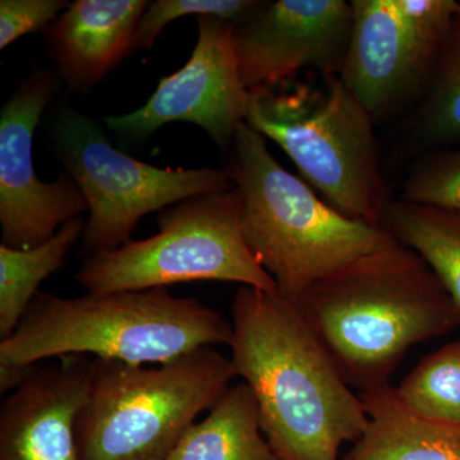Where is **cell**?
I'll use <instances>...</instances> for the list:
<instances>
[{
  "label": "cell",
  "mask_w": 460,
  "mask_h": 460,
  "mask_svg": "<svg viewBox=\"0 0 460 460\" xmlns=\"http://www.w3.org/2000/svg\"><path fill=\"white\" fill-rule=\"evenodd\" d=\"M230 359L255 395L266 441L279 460H339L368 426L353 392L296 302L241 286L232 302Z\"/></svg>",
  "instance_id": "cell-1"
},
{
  "label": "cell",
  "mask_w": 460,
  "mask_h": 460,
  "mask_svg": "<svg viewBox=\"0 0 460 460\" xmlns=\"http://www.w3.org/2000/svg\"><path fill=\"white\" fill-rule=\"evenodd\" d=\"M330 358L359 393L390 385L413 345L460 325L428 262L396 244L314 284L296 302Z\"/></svg>",
  "instance_id": "cell-2"
},
{
  "label": "cell",
  "mask_w": 460,
  "mask_h": 460,
  "mask_svg": "<svg viewBox=\"0 0 460 460\" xmlns=\"http://www.w3.org/2000/svg\"><path fill=\"white\" fill-rule=\"evenodd\" d=\"M232 332L222 314L166 288L75 298L39 292L13 334L0 341V365L30 367L66 356L160 365L229 344Z\"/></svg>",
  "instance_id": "cell-3"
},
{
  "label": "cell",
  "mask_w": 460,
  "mask_h": 460,
  "mask_svg": "<svg viewBox=\"0 0 460 460\" xmlns=\"http://www.w3.org/2000/svg\"><path fill=\"white\" fill-rule=\"evenodd\" d=\"M228 166L239 199L242 234L278 292L296 302L319 281L363 257L399 244L383 226L339 213L271 155L246 122Z\"/></svg>",
  "instance_id": "cell-4"
},
{
  "label": "cell",
  "mask_w": 460,
  "mask_h": 460,
  "mask_svg": "<svg viewBox=\"0 0 460 460\" xmlns=\"http://www.w3.org/2000/svg\"><path fill=\"white\" fill-rule=\"evenodd\" d=\"M235 376L230 357L213 347L153 367L93 358L89 394L75 420L80 460H166Z\"/></svg>",
  "instance_id": "cell-5"
},
{
  "label": "cell",
  "mask_w": 460,
  "mask_h": 460,
  "mask_svg": "<svg viewBox=\"0 0 460 460\" xmlns=\"http://www.w3.org/2000/svg\"><path fill=\"white\" fill-rule=\"evenodd\" d=\"M244 122L279 145L335 210L381 226L390 199L378 165L375 119L338 75L323 95L305 86L248 90Z\"/></svg>",
  "instance_id": "cell-6"
},
{
  "label": "cell",
  "mask_w": 460,
  "mask_h": 460,
  "mask_svg": "<svg viewBox=\"0 0 460 460\" xmlns=\"http://www.w3.org/2000/svg\"><path fill=\"white\" fill-rule=\"evenodd\" d=\"M156 234L86 257L75 279L89 293L144 290L190 281L278 292L244 242L234 187L169 206Z\"/></svg>",
  "instance_id": "cell-7"
},
{
  "label": "cell",
  "mask_w": 460,
  "mask_h": 460,
  "mask_svg": "<svg viewBox=\"0 0 460 460\" xmlns=\"http://www.w3.org/2000/svg\"><path fill=\"white\" fill-rule=\"evenodd\" d=\"M51 138L58 159L89 206L83 256L128 243L145 215L234 187L228 168H159L127 155L95 120L71 108L58 113Z\"/></svg>",
  "instance_id": "cell-8"
},
{
  "label": "cell",
  "mask_w": 460,
  "mask_h": 460,
  "mask_svg": "<svg viewBox=\"0 0 460 460\" xmlns=\"http://www.w3.org/2000/svg\"><path fill=\"white\" fill-rule=\"evenodd\" d=\"M199 39L186 65L159 81L144 107L108 117L109 129L127 141H144L165 124L193 123L224 148L246 120L248 90L239 74L235 26L198 17Z\"/></svg>",
  "instance_id": "cell-9"
},
{
  "label": "cell",
  "mask_w": 460,
  "mask_h": 460,
  "mask_svg": "<svg viewBox=\"0 0 460 460\" xmlns=\"http://www.w3.org/2000/svg\"><path fill=\"white\" fill-rule=\"evenodd\" d=\"M53 72L23 81L0 111V226L2 244L27 250L53 237L89 211L68 172L45 183L33 166V133L58 89Z\"/></svg>",
  "instance_id": "cell-10"
},
{
  "label": "cell",
  "mask_w": 460,
  "mask_h": 460,
  "mask_svg": "<svg viewBox=\"0 0 460 460\" xmlns=\"http://www.w3.org/2000/svg\"><path fill=\"white\" fill-rule=\"evenodd\" d=\"M352 3L277 0L235 26L239 74L247 90L275 89L307 66L339 75L352 33Z\"/></svg>",
  "instance_id": "cell-11"
},
{
  "label": "cell",
  "mask_w": 460,
  "mask_h": 460,
  "mask_svg": "<svg viewBox=\"0 0 460 460\" xmlns=\"http://www.w3.org/2000/svg\"><path fill=\"white\" fill-rule=\"evenodd\" d=\"M93 358L38 366L0 407V460H80L75 420L89 394Z\"/></svg>",
  "instance_id": "cell-12"
},
{
  "label": "cell",
  "mask_w": 460,
  "mask_h": 460,
  "mask_svg": "<svg viewBox=\"0 0 460 460\" xmlns=\"http://www.w3.org/2000/svg\"><path fill=\"white\" fill-rule=\"evenodd\" d=\"M353 25L338 77L375 122L425 89L434 60L411 40L394 0H353Z\"/></svg>",
  "instance_id": "cell-13"
},
{
  "label": "cell",
  "mask_w": 460,
  "mask_h": 460,
  "mask_svg": "<svg viewBox=\"0 0 460 460\" xmlns=\"http://www.w3.org/2000/svg\"><path fill=\"white\" fill-rule=\"evenodd\" d=\"M147 0H75L47 30L48 49L75 91H87L136 50Z\"/></svg>",
  "instance_id": "cell-14"
},
{
  "label": "cell",
  "mask_w": 460,
  "mask_h": 460,
  "mask_svg": "<svg viewBox=\"0 0 460 460\" xmlns=\"http://www.w3.org/2000/svg\"><path fill=\"white\" fill-rule=\"evenodd\" d=\"M358 394L368 426L343 460H460V423L417 416L390 385Z\"/></svg>",
  "instance_id": "cell-15"
},
{
  "label": "cell",
  "mask_w": 460,
  "mask_h": 460,
  "mask_svg": "<svg viewBox=\"0 0 460 460\" xmlns=\"http://www.w3.org/2000/svg\"><path fill=\"white\" fill-rule=\"evenodd\" d=\"M166 460L279 459L262 434L255 395L242 381L184 432Z\"/></svg>",
  "instance_id": "cell-16"
},
{
  "label": "cell",
  "mask_w": 460,
  "mask_h": 460,
  "mask_svg": "<svg viewBox=\"0 0 460 460\" xmlns=\"http://www.w3.org/2000/svg\"><path fill=\"white\" fill-rule=\"evenodd\" d=\"M86 220H69L53 237L27 250L0 244V339L13 334L25 316L39 287L59 270L72 248L81 242Z\"/></svg>",
  "instance_id": "cell-17"
},
{
  "label": "cell",
  "mask_w": 460,
  "mask_h": 460,
  "mask_svg": "<svg viewBox=\"0 0 460 460\" xmlns=\"http://www.w3.org/2000/svg\"><path fill=\"white\" fill-rule=\"evenodd\" d=\"M381 226L402 246L419 253L460 313V210L389 201Z\"/></svg>",
  "instance_id": "cell-18"
},
{
  "label": "cell",
  "mask_w": 460,
  "mask_h": 460,
  "mask_svg": "<svg viewBox=\"0 0 460 460\" xmlns=\"http://www.w3.org/2000/svg\"><path fill=\"white\" fill-rule=\"evenodd\" d=\"M420 107L411 117V132L420 147L460 144V8L422 91Z\"/></svg>",
  "instance_id": "cell-19"
},
{
  "label": "cell",
  "mask_w": 460,
  "mask_h": 460,
  "mask_svg": "<svg viewBox=\"0 0 460 460\" xmlns=\"http://www.w3.org/2000/svg\"><path fill=\"white\" fill-rule=\"evenodd\" d=\"M395 390L417 416L460 423V341L423 358Z\"/></svg>",
  "instance_id": "cell-20"
},
{
  "label": "cell",
  "mask_w": 460,
  "mask_h": 460,
  "mask_svg": "<svg viewBox=\"0 0 460 460\" xmlns=\"http://www.w3.org/2000/svg\"><path fill=\"white\" fill-rule=\"evenodd\" d=\"M266 4L260 0H156L141 18L136 50L153 48L165 26L178 18L210 16L241 26L253 20Z\"/></svg>",
  "instance_id": "cell-21"
},
{
  "label": "cell",
  "mask_w": 460,
  "mask_h": 460,
  "mask_svg": "<svg viewBox=\"0 0 460 460\" xmlns=\"http://www.w3.org/2000/svg\"><path fill=\"white\" fill-rule=\"evenodd\" d=\"M401 199L410 204L460 210V147L429 151L402 184Z\"/></svg>",
  "instance_id": "cell-22"
},
{
  "label": "cell",
  "mask_w": 460,
  "mask_h": 460,
  "mask_svg": "<svg viewBox=\"0 0 460 460\" xmlns=\"http://www.w3.org/2000/svg\"><path fill=\"white\" fill-rule=\"evenodd\" d=\"M405 31L426 56L435 58L452 31L460 2L456 0H394Z\"/></svg>",
  "instance_id": "cell-23"
},
{
  "label": "cell",
  "mask_w": 460,
  "mask_h": 460,
  "mask_svg": "<svg viewBox=\"0 0 460 460\" xmlns=\"http://www.w3.org/2000/svg\"><path fill=\"white\" fill-rule=\"evenodd\" d=\"M71 3L65 0H2L0 49L27 33L47 30Z\"/></svg>",
  "instance_id": "cell-24"
},
{
  "label": "cell",
  "mask_w": 460,
  "mask_h": 460,
  "mask_svg": "<svg viewBox=\"0 0 460 460\" xmlns=\"http://www.w3.org/2000/svg\"><path fill=\"white\" fill-rule=\"evenodd\" d=\"M38 366L23 367V366L0 365V393L2 394L13 393L25 383Z\"/></svg>",
  "instance_id": "cell-25"
}]
</instances>
